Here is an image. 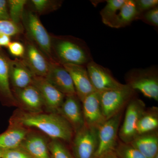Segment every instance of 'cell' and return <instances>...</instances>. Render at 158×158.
Returning a JSON list of instances; mask_svg holds the SVG:
<instances>
[{"label":"cell","mask_w":158,"mask_h":158,"mask_svg":"<svg viewBox=\"0 0 158 158\" xmlns=\"http://www.w3.org/2000/svg\"><path fill=\"white\" fill-rule=\"evenodd\" d=\"M24 55L25 63L34 75L45 77L49 69L51 63L48 62L42 53L35 46L29 44L27 46Z\"/></svg>","instance_id":"obj_17"},{"label":"cell","mask_w":158,"mask_h":158,"mask_svg":"<svg viewBox=\"0 0 158 158\" xmlns=\"http://www.w3.org/2000/svg\"><path fill=\"white\" fill-rule=\"evenodd\" d=\"M10 19L7 9V2L5 0H0V20Z\"/></svg>","instance_id":"obj_34"},{"label":"cell","mask_w":158,"mask_h":158,"mask_svg":"<svg viewBox=\"0 0 158 158\" xmlns=\"http://www.w3.org/2000/svg\"><path fill=\"white\" fill-rule=\"evenodd\" d=\"M2 150L0 149V158H2Z\"/></svg>","instance_id":"obj_37"},{"label":"cell","mask_w":158,"mask_h":158,"mask_svg":"<svg viewBox=\"0 0 158 158\" xmlns=\"http://www.w3.org/2000/svg\"><path fill=\"white\" fill-rule=\"evenodd\" d=\"M15 99L23 111L31 113H42L44 109L40 93L33 85L21 89H15Z\"/></svg>","instance_id":"obj_15"},{"label":"cell","mask_w":158,"mask_h":158,"mask_svg":"<svg viewBox=\"0 0 158 158\" xmlns=\"http://www.w3.org/2000/svg\"><path fill=\"white\" fill-rule=\"evenodd\" d=\"M10 124L39 130L52 139L71 143L74 131L59 113H31L19 110L11 117Z\"/></svg>","instance_id":"obj_1"},{"label":"cell","mask_w":158,"mask_h":158,"mask_svg":"<svg viewBox=\"0 0 158 158\" xmlns=\"http://www.w3.org/2000/svg\"><path fill=\"white\" fill-rule=\"evenodd\" d=\"M85 124L98 129L106 120L101 107L100 93L95 91L86 97L82 102Z\"/></svg>","instance_id":"obj_11"},{"label":"cell","mask_w":158,"mask_h":158,"mask_svg":"<svg viewBox=\"0 0 158 158\" xmlns=\"http://www.w3.org/2000/svg\"><path fill=\"white\" fill-rule=\"evenodd\" d=\"M138 20L155 27H158V6L142 13Z\"/></svg>","instance_id":"obj_29"},{"label":"cell","mask_w":158,"mask_h":158,"mask_svg":"<svg viewBox=\"0 0 158 158\" xmlns=\"http://www.w3.org/2000/svg\"><path fill=\"white\" fill-rule=\"evenodd\" d=\"M134 1L139 16L145 11L158 6V0H134Z\"/></svg>","instance_id":"obj_31"},{"label":"cell","mask_w":158,"mask_h":158,"mask_svg":"<svg viewBox=\"0 0 158 158\" xmlns=\"http://www.w3.org/2000/svg\"></svg>","instance_id":"obj_39"},{"label":"cell","mask_w":158,"mask_h":158,"mask_svg":"<svg viewBox=\"0 0 158 158\" xmlns=\"http://www.w3.org/2000/svg\"><path fill=\"white\" fill-rule=\"evenodd\" d=\"M2 158H34L21 147L8 150H2Z\"/></svg>","instance_id":"obj_30"},{"label":"cell","mask_w":158,"mask_h":158,"mask_svg":"<svg viewBox=\"0 0 158 158\" xmlns=\"http://www.w3.org/2000/svg\"><path fill=\"white\" fill-rule=\"evenodd\" d=\"M9 67L10 61L0 52V93L12 102H16L10 88Z\"/></svg>","instance_id":"obj_23"},{"label":"cell","mask_w":158,"mask_h":158,"mask_svg":"<svg viewBox=\"0 0 158 158\" xmlns=\"http://www.w3.org/2000/svg\"><path fill=\"white\" fill-rule=\"evenodd\" d=\"M34 76L25 63L10 61L9 80L15 89H21L31 85Z\"/></svg>","instance_id":"obj_18"},{"label":"cell","mask_w":158,"mask_h":158,"mask_svg":"<svg viewBox=\"0 0 158 158\" xmlns=\"http://www.w3.org/2000/svg\"></svg>","instance_id":"obj_38"},{"label":"cell","mask_w":158,"mask_h":158,"mask_svg":"<svg viewBox=\"0 0 158 158\" xmlns=\"http://www.w3.org/2000/svg\"><path fill=\"white\" fill-rule=\"evenodd\" d=\"M125 0H108L106 4L100 11L102 21L109 26Z\"/></svg>","instance_id":"obj_24"},{"label":"cell","mask_w":158,"mask_h":158,"mask_svg":"<svg viewBox=\"0 0 158 158\" xmlns=\"http://www.w3.org/2000/svg\"><path fill=\"white\" fill-rule=\"evenodd\" d=\"M138 17L134 0H125L109 27L117 29L125 27L138 20Z\"/></svg>","instance_id":"obj_21"},{"label":"cell","mask_w":158,"mask_h":158,"mask_svg":"<svg viewBox=\"0 0 158 158\" xmlns=\"http://www.w3.org/2000/svg\"><path fill=\"white\" fill-rule=\"evenodd\" d=\"M98 158H119L114 150L109 151L100 156Z\"/></svg>","instance_id":"obj_36"},{"label":"cell","mask_w":158,"mask_h":158,"mask_svg":"<svg viewBox=\"0 0 158 158\" xmlns=\"http://www.w3.org/2000/svg\"><path fill=\"white\" fill-rule=\"evenodd\" d=\"M130 144L147 158H153L158 154L157 131L138 135Z\"/></svg>","instance_id":"obj_19"},{"label":"cell","mask_w":158,"mask_h":158,"mask_svg":"<svg viewBox=\"0 0 158 158\" xmlns=\"http://www.w3.org/2000/svg\"><path fill=\"white\" fill-rule=\"evenodd\" d=\"M158 128V107L153 106L145 109L137 123V135L157 131Z\"/></svg>","instance_id":"obj_22"},{"label":"cell","mask_w":158,"mask_h":158,"mask_svg":"<svg viewBox=\"0 0 158 158\" xmlns=\"http://www.w3.org/2000/svg\"><path fill=\"white\" fill-rule=\"evenodd\" d=\"M23 17L30 36L45 54L51 56L52 51V41L39 18L31 12H27L26 15L23 14Z\"/></svg>","instance_id":"obj_10"},{"label":"cell","mask_w":158,"mask_h":158,"mask_svg":"<svg viewBox=\"0 0 158 158\" xmlns=\"http://www.w3.org/2000/svg\"><path fill=\"white\" fill-rule=\"evenodd\" d=\"M49 150L53 158H75L62 141L52 139L49 142Z\"/></svg>","instance_id":"obj_25"},{"label":"cell","mask_w":158,"mask_h":158,"mask_svg":"<svg viewBox=\"0 0 158 158\" xmlns=\"http://www.w3.org/2000/svg\"><path fill=\"white\" fill-rule=\"evenodd\" d=\"M135 94V90L126 84L121 88L100 93L101 105L106 120L123 111Z\"/></svg>","instance_id":"obj_4"},{"label":"cell","mask_w":158,"mask_h":158,"mask_svg":"<svg viewBox=\"0 0 158 158\" xmlns=\"http://www.w3.org/2000/svg\"><path fill=\"white\" fill-rule=\"evenodd\" d=\"M71 143L72 153L75 158H97L98 130L85 124L75 133Z\"/></svg>","instance_id":"obj_5"},{"label":"cell","mask_w":158,"mask_h":158,"mask_svg":"<svg viewBox=\"0 0 158 158\" xmlns=\"http://www.w3.org/2000/svg\"><path fill=\"white\" fill-rule=\"evenodd\" d=\"M59 113L69 123L75 133L85 125L82 102L77 94L65 96Z\"/></svg>","instance_id":"obj_14"},{"label":"cell","mask_w":158,"mask_h":158,"mask_svg":"<svg viewBox=\"0 0 158 158\" xmlns=\"http://www.w3.org/2000/svg\"><path fill=\"white\" fill-rule=\"evenodd\" d=\"M46 79L65 96L76 94L72 79L64 66L58 62H51Z\"/></svg>","instance_id":"obj_13"},{"label":"cell","mask_w":158,"mask_h":158,"mask_svg":"<svg viewBox=\"0 0 158 158\" xmlns=\"http://www.w3.org/2000/svg\"><path fill=\"white\" fill-rule=\"evenodd\" d=\"M126 85L144 96L158 101V69L156 66L132 69L125 75Z\"/></svg>","instance_id":"obj_3"},{"label":"cell","mask_w":158,"mask_h":158,"mask_svg":"<svg viewBox=\"0 0 158 158\" xmlns=\"http://www.w3.org/2000/svg\"><path fill=\"white\" fill-rule=\"evenodd\" d=\"M119 158H147L130 143L118 141L115 150Z\"/></svg>","instance_id":"obj_26"},{"label":"cell","mask_w":158,"mask_h":158,"mask_svg":"<svg viewBox=\"0 0 158 158\" xmlns=\"http://www.w3.org/2000/svg\"><path fill=\"white\" fill-rule=\"evenodd\" d=\"M31 2L35 9L40 12L45 11L50 4V1L48 0H32Z\"/></svg>","instance_id":"obj_33"},{"label":"cell","mask_w":158,"mask_h":158,"mask_svg":"<svg viewBox=\"0 0 158 158\" xmlns=\"http://www.w3.org/2000/svg\"><path fill=\"white\" fill-rule=\"evenodd\" d=\"M48 141L40 133L29 131L20 146L34 158H52Z\"/></svg>","instance_id":"obj_16"},{"label":"cell","mask_w":158,"mask_h":158,"mask_svg":"<svg viewBox=\"0 0 158 158\" xmlns=\"http://www.w3.org/2000/svg\"><path fill=\"white\" fill-rule=\"evenodd\" d=\"M11 42L10 37L0 34V47H8Z\"/></svg>","instance_id":"obj_35"},{"label":"cell","mask_w":158,"mask_h":158,"mask_svg":"<svg viewBox=\"0 0 158 158\" xmlns=\"http://www.w3.org/2000/svg\"><path fill=\"white\" fill-rule=\"evenodd\" d=\"M38 90L47 113H59L65 95L51 85L45 77L34 76L32 84Z\"/></svg>","instance_id":"obj_8"},{"label":"cell","mask_w":158,"mask_h":158,"mask_svg":"<svg viewBox=\"0 0 158 158\" xmlns=\"http://www.w3.org/2000/svg\"><path fill=\"white\" fill-rule=\"evenodd\" d=\"M123 111L106 120L98 129V146L97 158L104 153L114 150L118 144V135Z\"/></svg>","instance_id":"obj_7"},{"label":"cell","mask_w":158,"mask_h":158,"mask_svg":"<svg viewBox=\"0 0 158 158\" xmlns=\"http://www.w3.org/2000/svg\"><path fill=\"white\" fill-rule=\"evenodd\" d=\"M10 19L18 24L23 15L24 9L27 1L26 0H10L8 1Z\"/></svg>","instance_id":"obj_27"},{"label":"cell","mask_w":158,"mask_h":158,"mask_svg":"<svg viewBox=\"0 0 158 158\" xmlns=\"http://www.w3.org/2000/svg\"><path fill=\"white\" fill-rule=\"evenodd\" d=\"M52 49L58 63L86 66L93 61L90 48L86 43L72 37H58L52 43Z\"/></svg>","instance_id":"obj_2"},{"label":"cell","mask_w":158,"mask_h":158,"mask_svg":"<svg viewBox=\"0 0 158 158\" xmlns=\"http://www.w3.org/2000/svg\"><path fill=\"white\" fill-rule=\"evenodd\" d=\"M145 109V103L142 100L135 97L130 101L126 106L123 123L118 131L120 141L130 143L138 135L137 123Z\"/></svg>","instance_id":"obj_6"},{"label":"cell","mask_w":158,"mask_h":158,"mask_svg":"<svg viewBox=\"0 0 158 158\" xmlns=\"http://www.w3.org/2000/svg\"><path fill=\"white\" fill-rule=\"evenodd\" d=\"M27 128L10 124L8 129L0 134V149H13L20 146L30 130Z\"/></svg>","instance_id":"obj_20"},{"label":"cell","mask_w":158,"mask_h":158,"mask_svg":"<svg viewBox=\"0 0 158 158\" xmlns=\"http://www.w3.org/2000/svg\"><path fill=\"white\" fill-rule=\"evenodd\" d=\"M20 32L18 24L10 19L0 20V34L10 37L17 35Z\"/></svg>","instance_id":"obj_28"},{"label":"cell","mask_w":158,"mask_h":158,"mask_svg":"<svg viewBox=\"0 0 158 158\" xmlns=\"http://www.w3.org/2000/svg\"><path fill=\"white\" fill-rule=\"evenodd\" d=\"M62 65L70 74L77 95L81 102L86 97L96 91L90 81L86 66L73 64Z\"/></svg>","instance_id":"obj_12"},{"label":"cell","mask_w":158,"mask_h":158,"mask_svg":"<svg viewBox=\"0 0 158 158\" xmlns=\"http://www.w3.org/2000/svg\"><path fill=\"white\" fill-rule=\"evenodd\" d=\"M8 47L10 53L15 56H23L25 53V47L22 44L17 41L10 42Z\"/></svg>","instance_id":"obj_32"},{"label":"cell","mask_w":158,"mask_h":158,"mask_svg":"<svg viewBox=\"0 0 158 158\" xmlns=\"http://www.w3.org/2000/svg\"><path fill=\"white\" fill-rule=\"evenodd\" d=\"M86 68L94 88L98 92L115 90L124 86L114 78L109 69L94 60L87 64Z\"/></svg>","instance_id":"obj_9"}]
</instances>
